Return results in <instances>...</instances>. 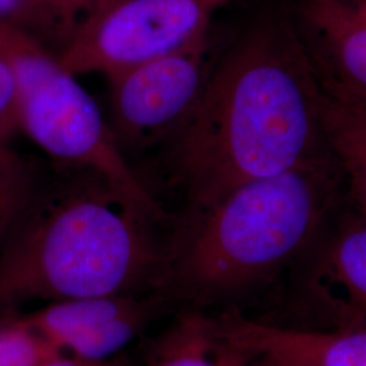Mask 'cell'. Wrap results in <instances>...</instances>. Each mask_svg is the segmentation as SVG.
Instances as JSON below:
<instances>
[{"instance_id":"5","label":"cell","mask_w":366,"mask_h":366,"mask_svg":"<svg viewBox=\"0 0 366 366\" xmlns=\"http://www.w3.org/2000/svg\"><path fill=\"white\" fill-rule=\"evenodd\" d=\"M234 0H97L59 53L72 75L106 76L174 52L208 34Z\"/></svg>"},{"instance_id":"7","label":"cell","mask_w":366,"mask_h":366,"mask_svg":"<svg viewBox=\"0 0 366 366\" xmlns=\"http://www.w3.org/2000/svg\"><path fill=\"white\" fill-rule=\"evenodd\" d=\"M15 320L60 353L106 361L143 331L149 311L139 295H106L53 301Z\"/></svg>"},{"instance_id":"19","label":"cell","mask_w":366,"mask_h":366,"mask_svg":"<svg viewBox=\"0 0 366 366\" xmlns=\"http://www.w3.org/2000/svg\"><path fill=\"white\" fill-rule=\"evenodd\" d=\"M252 365L254 366H305L302 365L299 361L292 360L284 355L278 354L261 353L255 354L252 358Z\"/></svg>"},{"instance_id":"21","label":"cell","mask_w":366,"mask_h":366,"mask_svg":"<svg viewBox=\"0 0 366 366\" xmlns=\"http://www.w3.org/2000/svg\"><path fill=\"white\" fill-rule=\"evenodd\" d=\"M364 3H365V6H366V0H365V1H364Z\"/></svg>"},{"instance_id":"13","label":"cell","mask_w":366,"mask_h":366,"mask_svg":"<svg viewBox=\"0 0 366 366\" xmlns=\"http://www.w3.org/2000/svg\"><path fill=\"white\" fill-rule=\"evenodd\" d=\"M37 171L9 147L0 148V251L34 196Z\"/></svg>"},{"instance_id":"12","label":"cell","mask_w":366,"mask_h":366,"mask_svg":"<svg viewBox=\"0 0 366 366\" xmlns=\"http://www.w3.org/2000/svg\"><path fill=\"white\" fill-rule=\"evenodd\" d=\"M254 357L225 340L217 320L187 314L159 340L148 366H247Z\"/></svg>"},{"instance_id":"8","label":"cell","mask_w":366,"mask_h":366,"mask_svg":"<svg viewBox=\"0 0 366 366\" xmlns=\"http://www.w3.org/2000/svg\"><path fill=\"white\" fill-rule=\"evenodd\" d=\"M305 295L330 330H366V210L357 207L320 252Z\"/></svg>"},{"instance_id":"6","label":"cell","mask_w":366,"mask_h":366,"mask_svg":"<svg viewBox=\"0 0 366 366\" xmlns=\"http://www.w3.org/2000/svg\"><path fill=\"white\" fill-rule=\"evenodd\" d=\"M207 52L208 34L107 76L112 90L109 129L122 155L124 149L143 151L179 133L212 72Z\"/></svg>"},{"instance_id":"18","label":"cell","mask_w":366,"mask_h":366,"mask_svg":"<svg viewBox=\"0 0 366 366\" xmlns=\"http://www.w3.org/2000/svg\"><path fill=\"white\" fill-rule=\"evenodd\" d=\"M41 1H44L56 11L63 14L72 24H75L76 27L79 25V21L76 19L79 11L86 9L87 6L92 9V6L97 3V0H41Z\"/></svg>"},{"instance_id":"16","label":"cell","mask_w":366,"mask_h":366,"mask_svg":"<svg viewBox=\"0 0 366 366\" xmlns=\"http://www.w3.org/2000/svg\"><path fill=\"white\" fill-rule=\"evenodd\" d=\"M21 129L18 95L9 68L0 60V148L7 143L14 133Z\"/></svg>"},{"instance_id":"2","label":"cell","mask_w":366,"mask_h":366,"mask_svg":"<svg viewBox=\"0 0 366 366\" xmlns=\"http://www.w3.org/2000/svg\"><path fill=\"white\" fill-rule=\"evenodd\" d=\"M61 164L0 251V311L164 285L167 249L152 228L163 214L99 171Z\"/></svg>"},{"instance_id":"17","label":"cell","mask_w":366,"mask_h":366,"mask_svg":"<svg viewBox=\"0 0 366 366\" xmlns=\"http://www.w3.org/2000/svg\"><path fill=\"white\" fill-rule=\"evenodd\" d=\"M39 366H133L131 361L124 357H116L106 361H89L68 354H57L52 358L44 361Z\"/></svg>"},{"instance_id":"10","label":"cell","mask_w":366,"mask_h":366,"mask_svg":"<svg viewBox=\"0 0 366 366\" xmlns=\"http://www.w3.org/2000/svg\"><path fill=\"white\" fill-rule=\"evenodd\" d=\"M304 25L316 41L310 51L319 74L366 97V6L354 0H304Z\"/></svg>"},{"instance_id":"3","label":"cell","mask_w":366,"mask_h":366,"mask_svg":"<svg viewBox=\"0 0 366 366\" xmlns=\"http://www.w3.org/2000/svg\"><path fill=\"white\" fill-rule=\"evenodd\" d=\"M342 183L328 152L190 212L167 249L163 287L186 299L213 301L258 285L312 242Z\"/></svg>"},{"instance_id":"9","label":"cell","mask_w":366,"mask_h":366,"mask_svg":"<svg viewBox=\"0 0 366 366\" xmlns=\"http://www.w3.org/2000/svg\"><path fill=\"white\" fill-rule=\"evenodd\" d=\"M222 337L249 353H270L305 366H366V330L307 331L262 325L239 314L217 320Z\"/></svg>"},{"instance_id":"15","label":"cell","mask_w":366,"mask_h":366,"mask_svg":"<svg viewBox=\"0 0 366 366\" xmlns=\"http://www.w3.org/2000/svg\"><path fill=\"white\" fill-rule=\"evenodd\" d=\"M57 352L15 319L0 327V366H39Z\"/></svg>"},{"instance_id":"4","label":"cell","mask_w":366,"mask_h":366,"mask_svg":"<svg viewBox=\"0 0 366 366\" xmlns=\"http://www.w3.org/2000/svg\"><path fill=\"white\" fill-rule=\"evenodd\" d=\"M0 60L15 83L21 131L59 163L90 167L162 213L134 175L89 92L49 46L0 21Z\"/></svg>"},{"instance_id":"14","label":"cell","mask_w":366,"mask_h":366,"mask_svg":"<svg viewBox=\"0 0 366 366\" xmlns=\"http://www.w3.org/2000/svg\"><path fill=\"white\" fill-rule=\"evenodd\" d=\"M0 21L11 24L60 52L76 25L41 0H0Z\"/></svg>"},{"instance_id":"20","label":"cell","mask_w":366,"mask_h":366,"mask_svg":"<svg viewBox=\"0 0 366 366\" xmlns=\"http://www.w3.org/2000/svg\"><path fill=\"white\" fill-rule=\"evenodd\" d=\"M353 94H355V92H353ZM355 95H358V97H361V98H364V99H366V97H364V95H360V94H355Z\"/></svg>"},{"instance_id":"1","label":"cell","mask_w":366,"mask_h":366,"mask_svg":"<svg viewBox=\"0 0 366 366\" xmlns=\"http://www.w3.org/2000/svg\"><path fill=\"white\" fill-rule=\"evenodd\" d=\"M320 105L319 74L300 36L277 18L252 27L212 69L172 139V175L190 212L328 154Z\"/></svg>"},{"instance_id":"11","label":"cell","mask_w":366,"mask_h":366,"mask_svg":"<svg viewBox=\"0 0 366 366\" xmlns=\"http://www.w3.org/2000/svg\"><path fill=\"white\" fill-rule=\"evenodd\" d=\"M319 79L325 143L340 167L355 207L366 210V99L320 74Z\"/></svg>"}]
</instances>
